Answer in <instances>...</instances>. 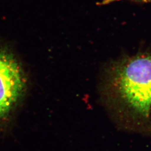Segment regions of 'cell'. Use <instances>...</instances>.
<instances>
[{
  "label": "cell",
  "instance_id": "6da1fadb",
  "mask_svg": "<svg viewBox=\"0 0 151 151\" xmlns=\"http://www.w3.org/2000/svg\"><path fill=\"white\" fill-rule=\"evenodd\" d=\"M109 101L124 129L151 137V52L125 55L109 67Z\"/></svg>",
  "mask_w": 151,
  "mask_h": 151
},
{
  "label": "cell",
  "instance_id": "7a4b0ae2",
  "mask_svg": "<svg viewBox=\"0 0 151 151\" xmlns=\"http://www.w3.org/2000/svg\"><path fill=\"white\" fill-rule=\"evenodd\" d=\"M26 87L22 66L11 51L0 44V129L21 100Z\"/></svg>",
  "mask_w": 151,
  "mask_h": 151
},
{
  "label": "cell",
  "instance_id": "3957f363",
  "mask_svg": "<svg viewBox=\"0 0 151 151\" xmlns=\"http://www.w3.org/2000/svg\"><path fill=\"white\" fill-rule=\"evenodd\" d=\"M127 1L130 2H133L135 3H140V4H151V0H104L102 2L103 5H106L115 1Z\"/></svg>",
  "mask_w": 151,
  "mask_h": 151
}]
</instances>
